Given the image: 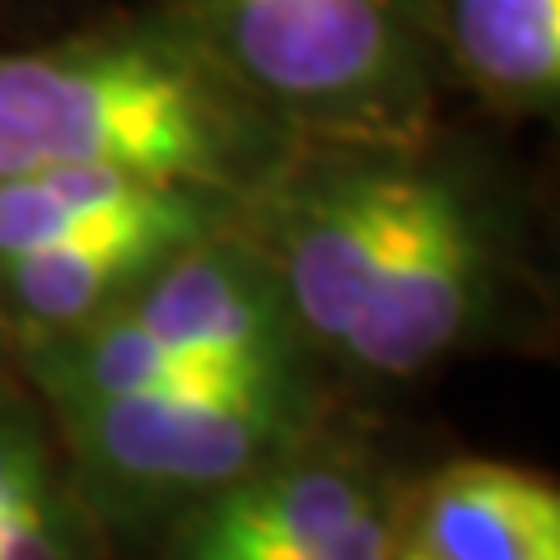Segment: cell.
Segmentation results:
<instances>
[{
  "instance_id": "7",
  "label": "cell",
  "mask_w": 560,
  "mask_h": 560,
  "mask_svg": "<svg viewBox=\"0 0 560 560\" xmlns=\"http://www.w3.org/2000/svg\"><path fill=\"white\" fill-rule=\"evenodd\" d=\"M401 477L407 467L337 411L127 560H383Z\"/></svg>"
},
{
  "instance_id": "1",
  "label": "cell",
  "mask_w": 560,
  "mask_h": 560,
  "mask_svg": "<svg viewBox=\"0 0 560 560\" xmlns=\"http://www.w3.org/2000/svg\"><path fill=\"white\" fill-rule=\"evenodd\" d=\"M238 230L337 388L537 346L551 323L537 197L467 131L294 145L238 206Z\"/></svg>"
},
{
  "instance_id": "6",
  "label": "cell",
  "mask_w": 560,
  "mask_h": 560,
  "mask_svg": "<svg viewBox=\"0 0 560 560\" xmlns=\"http://www.w3.org/2000/svg\"><path fill=\"white\" fill-rule=\"evenodd\" d=\"M238 220V201L201 187L140 183L103 168H33L0 178V346L10 360L98 313Z\"/></svg>"
},
{
  "instance_id": "9",
  "label": "cell",
  "mask_w": 560,
  "mask_h": 560,
  "mask_svg": "<svg viewBox=\"0 0 560 560\" xmlns=\"http://www.w3.org/2000/svg\"><path fill=\"white\" fill-rule=\"evenodd\" d=\"M444 94L495 121H541L560 103V0H425Z\"/></svg>"
},
{
  "instance_id": "5",
  "label": "cell",
  "mask_w": 560,
  "mask_h": 560,
  "mask_svg": "<svg viewBox=\"0 0 560 560\" xmlns=\"http://www.w3.org/2000/svg\"><path fill=\"white\" fill-rule=\"evenodd\" d=\"M47 411L230 370H323L267 261L230 230L191 243L84 327L14 355ZM327 374V370H323Z\"/></svg>"
},
{
  "instance_id": "2",
  "label": "cell",
  "mask_w": 560,
  "mask_h": 560,
  "mask_svg": "<svg viewBox=\"0 0 560 560\" xmlns=\"http://www.w3.org/2000/svg\"><path fill=\"white\" fill-rule=\"evenodd\" d=\"M294 145L154 5L0 51V178L103 168L243 206Z\"/></svg>"
},
{
  "instance_id": "11",
  "label": "cell",
  "mask_w": 560,
  "mask_h": 560,
  "mask_svg": "<svg viewBox=\"0 0 560 560\" xmlns=\"http://www.w3.org/2000/svg\"><path fill=\"white\" fill-rule=\"evenodd\" d=\"M10 374H20V370H14V360H10V350H5V346H0V378H10Z\"/></svg>"
},
{
  "instance_id": "4",
  "label": "cell",
  "mask_w": 560,
  "mask_h": 560,
  "mask_svg": "<svg viewBox=\"0 0 560 560\" xmlns=\"http://www.w3.org/2000/svg\"><path fill=\"white\" fill-rule=\"evenodd\" d=\"M337 411L341 388L323 370H230L47 416L113 556H131Z\"/></svg>"
},
{
  "instance_id": "8",
  "label": "cell",
  "mask_w": 560,
  "mask_h": 560,
  "mask_svg": "<svg viewBox=\"0 0 560 560\" xmlns=\"http://www.w3.org/2000/svg\"><path fill=\"white\" fill-rule=\"evenodd\" d=\"M383 560H560V486L510 458L407 471Z\"/></svg>"
},
{
  "instance_id": "3",
  "label": "cell",
  "mask_w": 560,
  "mask_h": 560,
  "mask_svg": "<svg viewBox=\"0 0 560 560\" xmlns=\"http://www.w3.org/2000/svg\"><path fill=\"white\" fill-rule=\"evenodd\" d=\"M300 145H411L444 127L425 0H154Z\"/></svg>"
},
{
  "instance_id": "10",
  "label": "cell",
  "mask_w": 560,
  "mask_h": 560,
  "mask_svg": "<svg viewBox=\"0 0 560 560\" xmlns=\"http://www.w3.org/2000/svg\"><path fill=\"white\" fill-rule=\"evenodd\" d=\"M0 560H117L20 374L0 378Z\"/></svg>"
}]
</instances>
